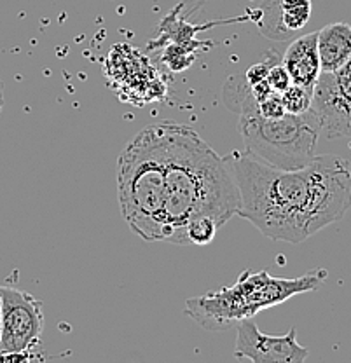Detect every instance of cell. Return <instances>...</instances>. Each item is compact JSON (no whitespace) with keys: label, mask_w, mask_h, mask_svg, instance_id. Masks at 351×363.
Returning a JSON list of instances; mask_svg holds the SVG:
<instances>
[{"label":"cell","mask_w":351,"mask_h":363,"mask_svg":"<svg viewBox=\"0 0 351 363\" xmlns=\"http://www.w3.org/2000/svg\"><path fill=\"white\" fill-rule=\"evenodd\" d=\"M240 192V215L273 241L303 243L341 220L351 206L346 159L316 156L299 169H278L250 154L224 156Z\"/></svg>","instance_id":"cell-1"},{"label":"cell","mask_w":351,"mask_h":363,"mask_svg":"<svg viewBox=\"0 0 351 363\" xmlns=\"http://www.w3.org/2000/svg\"><path fill=\"white\" fill-rule=\"evenodd\" d=\"M166 187V243L187 245L186 227L210 217L224 227L240 211V192L224 157L191 126L160 123Z\"/></svg>","instance_id":"cell-2"},{"label":"cell","mask_w":351,"mask_h":363,"mask_svg":"<svg viewBox=\"0 0 351 363\" xmlns=\"http://www.w3.org/2000/svg\"><path fill=\"white\" fill-rule=\"evenodd\" d=\"M117 198L124 220L138 238L168 240L160 123L143 128L119 156Z\"/></svg>","instance_id":"cell-3"},{"label":"cell","mask_w":351,"mask_h":363,"mask_svg":"<svg viewBox=\"0 0 351 363\" xmlns=\"http://www.w3.org/2000/svg\"><path fill=\"white\" fill-rule=\"evenodd\" d=\"M327 276L325 269L311 271L294 279L273 278L267 271H245L233 286L187 298L186 315L206 330H224L294 295L320 289Z\"/></svg>","instance_id":"cell-4"},{"label":"cell","mask_w":351,"mask_h":363,"mask_svg":"<svg viewBox=\"0 0 351 363\" xmlns=\"http://www.w3.org/2000/svg\"><path fill=\"white\" fill-rule=\"evenodd\" d=\"M245 149L252 157L278 169H299L316 157L322 133L315 113H285L267 119L257 112L240 113L238 124Z\"/></svg>","instance_id":"cell-5"},{"label":"cell","mask_w":351,"mask_h":363,"mask_svg":"<svg viewBox=\"0 0 351 363\" xmlns=\"http://www.w3.org/2000/svg\"><path fill=\"white\" fill-rule=\"evenodd\" d=\"M44 328L43 304L28 292L2 286L0 354L33 351Z\"/></svg>","instance_id":"cell-6"},{"label":"cell","mask_w":351,"mask_h":363,"mask_svg":"<svg viewBox=\"0 0 351 363\" xmlns=\"http://www.w3.org/2000/svg\"><path fill=\"white\" fill-rule=\"evenodd\" d=\"M234 357L254 363H303L309 351L297 342L296 328H290L285 335H267L259 330L252 318H247L238 323Z\"/></svg>","instance_id":"cell-7"},{"label":"cell","mask_w":351,"mask_h":363,"mask_svg":"<svg viewBox=\"0 0 351 363\" xmlns=\"http://www.w3.org/2000/svg\"><path fill=\"white\" fill-rule=\"evenodd\" d=\"M309 111L315 113L320 130L328 138L351 136V98L339 88L335 74L322 72Z\"/></svg>","instance_id":"cell-8"},{"label":"cell","mask_w":351,"mask_h":363,"mask_svg":"<svg viewBox=\"0 0 351 363\" xmlns=\"http://www.w3.org/2000/svg\"><path fill=\"white\" fill-rule=\"evenodd\" d=\"M316 40H318V32H311L296 39L286 48L282 63L289 72L290 81L294 84L315 89L316 82L322 75Z\"/></svg>","instance_id":"cell-9"},{"label":"cell","mask_w":351,"mask_h":363,"mask_svg":"<svg viewBox=\"0 0 351 363\" xmlns=\"http://www.w3.org/2000/svg\"><path fill=\"white\" fill-rule=\"evenodd\" d=\"M318 56L322 72L335 74L351 58V25L330 23L318 30Z\"/></svg>","instance_id":"cell-10"},{"label":"cell","mask_w":351,"mask_h":363,"mask_svg":"<svg viewBox=\"0 0 351 363\" xmlns=\"http://www.w3.org/2000/svg\"><path fill=\"white\" fill-rule=\"evenodd\" d=\"M311 0H280V20L286 33L297 32L311 18Z\"/></svg>","instance_id":"cell-11"},{"label":"cell","mask_w":351,"mask_h":363,"mask_svg":"<svg viewBox=\"0 0 351 363\" xmlns=\"http://www.w3.org/2000/svg\"><path fill=\"white\" fill-rule=\"evenodd\" d=\"M217 222L210 217H198L194 220H191L186 227V236H187V245H208L213 241L215 234L218 233Z\"/></svg>","instance_id":"cell-12"},{"label":"cell","mask_w":351,"mask_h":363,"mask_svg":"<svg viewBox=\"0 0 351 363\" xmlns=\"http://www.w3.org/2000/svg\"><path fill=\"white\" fill-rule=\"evenodd\" d=\"M313 91L304 88V86L299 84H290L289 88L282 93L283 105H285L286 113H304L311 108L313 104Z\"/></svg>","instance_id":"cell-13"},{"label":"cell","mask_w":351,"mask_h":363,"mask_svg":"<svg viewBox=\"0 0 351 363\" xmlns=\"http://www.w3.org/2000/svg\"><path fill=\"white\" fill-rule=\"evenodd\" d=\"M259 105V116L267 117V119H278V117H283L286 113L285 105H283L282 94L271 91L266 98L257 101Z\"/></svg>","instance_id":"cell-14"},{"label":"cell","mask_w":351,"mask_h":363,"mask_svg":"<svg viewBox=\"0 0 351 363\" xmlns=\"http://www.w3.org/2000/svg\"><path fill=\"white\" fill-rule=\"evenodd\" d=\"M266 82L271 88V91L280 94L289 88L290 84H292L289 72H286V68L283 67V63H273V65H271L269 72H267L266 75Z\"/></svg>","instance_id":"cell-15"},{"label":"cell","mask_w":351,"mask_h":363,"mask_svg":"<svg viewBox=\"0 0 351 363\" xmlns=\"http://www.w3.org/2000/svg\"><path fill=\"white\" fill-rule=\"evenodd\" d=\"M271 65H273V58H271V56H267L266 62L257 63V65L248 68L247 74H245V79H247L248 84L254 86L260 81H266V75H267V72H269Z\"/></svg>","instance_id":"cell-16"},{"label":"cell","mask_w":351,"mask_h":363,"mask_svg":"<svg viewBox=\"0 0 351 363\" xmlns=\"http://www.w3.org/2000/svg\"><path fill=\"white\" fill-rule=\"evenodd\" d=\"M335 79H338V84L342 93L348 94L351 98V58L350 62L341 68V70L335 72Z\"/></svg>","instance_id":"cell-17"},{"label":"cell","mask_w":351,"mask_h":363,"mask_svg":"<svg viewBox=\"0 0 351 363\" xmlns=\"http://www.w3.org/2000/svg\"><path fill=\"white\" fill-rule=\"evenodd\" d=\"M4 108V93H2V86H0V112Z\"/></svg>","instance_id":"cell-18"},{"label":"cell","mask_w":351,"mask_h":363,"mask_svg":"<svg viewBox=\"0 0 351 363\" xmlns=\"http://www.w3.org/2000/svg\"><path fill=\"white\" fill-rule=\"evenodd\" d=\"M0 311H2V286H0Z\"/></svg>","instance_id":"cell-19"}]
</instances>
